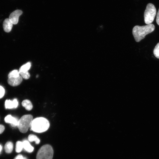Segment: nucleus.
Instances as JSON below:
<instances>
[{"mask_svg":"<svg viewBox=\"0 0 159 159\" xmlns=\"http://www.w3.org/2000/svg\"><path fill=\"white\" fill-rule=\"evenodd\" d=\"M155 29V26L152 24L143 26L136 25L133 28L132 34L135 41L139 42L143 39L146 35L153 31Z\"/></svg>","mask_w":159,"mask_h":159,"instance_id":"f257e3e1","label":"nucleus"},{"mask_svg":"<svg viewBox=\"0 0 159 159\" xmlns=\"http://www.w3.org/2000/svg\"><path fill=\"white\" fill-rule=\"evenodd\" d=\"M49 121L43 117H38L33 119L30 127L33 131L38 132H42L47 131L49 127Z\"/></svg>","mask_w":159,"mask_h":159,"instance_id":"f03ea898","label":"nucleus"},{"mask_svg":"<svg viewBox=\"0 0 159 159\" xmlns=\"http://www.w3.org/2000/svg\"><path fill=\"white\" fill-rule=\"evenodd\" d=\"M33 120V116L31 115H26L23 116L18 120L17 126L20 132H26L30 127Z\"/></svg>","mask_w":159,"mask_h":159,"instance_id":"7ed1b4c3","label":"nucleus"},{"mask_svg":"<svg viewBox=\"0 0 159 159\" xmlns=\"http://www.w3.org/2000/svg\"><path fill=\"white\" fill-rule=\"evenodd\" d=\"M53 150L52 147L47 144L42 146L37 154V159H52Z\"/></svg>","mask_w":159,"mask_h":159,"instance_id":"20e7f679","label":"nucleus"},{"mask_svg":"<svg viewBox=\"0 0 159 159\" xmlns=\"http://www.w3.org/2000/svg\"><path fill=\"white\" fill-rule=\"evenodd\" d=\"M156 13V10L154 5L152 3H148L144 13L145 23L147 24H151L154 21Z\"/></svg>","mask_w":159,"mask_h":159,"instance_id":"39448f33","label":"nucleus"},{"mask_svg":"<svg viewBox=\"0 0 159 159\" xmlns=\"http://www.w3.org/2000/svg\"><path fill=\"white\" fill-rule=\"evenodd\" d=\"M22 14V11L21 10H15L10 14L9 18L13 24H16L18 22L19 16Z\"/></svg>","mask_w":159,"mask_h":159,"instance_id":"423d86ee","label":"nucleus"},{"mask_svg":"<svg viewBox=\"0 0 159 159\" xmlns=\"http://www.w3.org/2000/svg\"><path fill=\"white\" fill-rule=\"evenodd\" d=\"M22 81V78L20 75L17 77H9L7 80L9 84L12 86H16L20 85Z\"/></svg>","mask_w":159,"mask_h":159,"instance_id":"0eeeda50","label":"nucleus"},{"mask_svg":"<svg viewBox=\"0 0 159 159\" xmlns=\"http://www.w3.org/2000/svg\"><path fill=\"white\" fill-rule=\"evenodd\" d=\"M5 107L6 109H12L16 108L18 105V102L16 99L13 100H6L5 103Z\"/></svg>","mask_w":159,"mask_h":159,"instance_id":"6e6552de","label":"nucleus"},{"mask_svg":"<svg viewBox=\"0 0 159 159\" xmlns=\"http://www.w3.org/2000/svg\"><path fill=\"white\" fill-rule=\"evenodd\" d=\"M13 24L9 18L5 19L3 23V28L5 32H10L12 28Z\"/></svg>","mask_w":159,"mask_h":159,"instance_id":"1a4fd4ad","label":"nucleus"},{"mask_svg":"<svg viewBox=\"0 0 159 159\" xmlns=\"http://www.w3.org/2000/svg\"><path fill=\"white\" fill-rule=\"evenodd\" d=\"M4 121L6 123H10L13 127L17 126L18 120L16 118L11 115H8L4 118Z\"/></svg>","mask_w":159,"mask_h":159,"instance_id":"9d476101","label":"nucleus"},{"mask_svg":"<svg viewBox=\"0 0 159 159\" xmlns=\"http://www.w3.org/2000/svg\"><path fill=\"white\" fill-rule=\"evenodd\" d=\"M22 143L23 148L26 151L29 153H31L33 151L34 148L28 141L24 140Z\"/></svg>","mask_w":159,"mask_h":159,"instance_id":"9b49d317","label":"nucleus"},{"mask_svg":"<svg viewBox=\"0 0 159 159\" xmlns=\"http://www.w3.org/2000/svg\"><path fill=\"white\" fill-rule=\"evenodd\" d=\"M21 104L25 109L28 111L31 110L33 108V105L31 102L29 100H25L23 101Z\"/></svg>","mask_w":159,"mask_h":159,"instance_id":"f8f14e48","label":"nucleus"},{"mask_svg":"<svg viewBox=\"0 0 159 159\" xmlns=\"http://www.w3.org/2000/svg\"><path fill=\"white\" fill-rule=\"evenodd\" d=\"M13 145L10 141L7 142L5 144L4 148L5 152L8 153H11L13 150Z\"/></svg>","mask_w":159,"mask_h":159,"instance_id":"ddd939ff","label":"nucleus"},{"mask_svg":"<svg viewBox=\"0 0 159 159\" xmlns=\"http://www.w3.org/2000/svg\"><path fill=\"white\" fill-rule=\"evenodd\" d=\"M31 67V63L28 62L22 66L20 68L19 72V73L25 72H28Z\"/></svg>","mask_w":159,"mask_h":159,"instance_id":"4468645a","label":"nucleus"},{"mask_svg":"<svg viewBox=\"0 0 159 159\" xmlns=\"http://www.w3.org/2000/svg\"><path fill=\"white\" fill-rule=\"evenodd\" d=\"M28 139L30 142L35 141L36 144H39L40 142L39 139L35 135L30 134L28 137Z\"/></svg>","mask_w":159,"mask_h":159,"instance_id":"2eb2a0df","label":"nucleus"},{"mask_svg":"<svg viewBox=\"0 0 159 159\" xmlns=\"http://www.w3.org/2000/svg\"><path fill=\"white\" fill-rule=\"evenodd\" d=\"M23 148V143L20 141H17L16 143V151L17 153L21 151Z\"/></svg>","mask_w":159,"mask_h":159,"instance_id":"dca6fc26","label":"nucleus"},{"mask_svg":"<svg viewBox=\"0 0 159 159\" xmlns=\"http://www.w3.org/2000/svg\"><path fill=\"white\" fill-rule=\"evenodd\" d=\"M19 71L17 70H14L10 72L8 75V77H17L20 76Z\"/></svg>","mask_w":159,"mask_h":159,"instance_id":"f3484780","label":"nucleus"},{"mask_svg":"<svg viewBox=\"0 0 159 159\" xmlns=\"http://www.w3.org/2000/svg\"><path fill=\"white\" fill-rule=\"evenodd\" d=\"M153 54L156 58L159 59V42L155 46L153 50Z\"/></svg>","mask_w":159,"mask_h":159,"instance_id":"a211bd4d","label":"nucleus"},{"mask_svg":"<svg viewBox=\"0 0 159 159\" xmlns=\"http://www.w3.org/2000/svg\"><path fill=\"white\" fill-rule=\"evenodd\" d=\"M19 74L22 78L26 80L28 79L30 77V74L28 72L20 73Z\"/></svg>","mask_w":159,"mask_h":159,"instance_id":"6ab92c4d","label":"nucleus"},{"mask_svg":"<svg viewBox=\"0 0 159 159\" xmlns=\"http://www.w3.org/2000/svg\"><path fill=\"white\" fill-rule=\"evenodd\" d=\"M5 93V90L4 88L0 86V98L2 97Z\"/></svg>","mask_w":159,"mask_h":159,"instance_id":"aec40b11","label":"nucleus"},{"mask_svg":"<svg viewBox=\"0 0 159 159\" xmlns=\"http://www.w3.org/2000/svg\"><path fill=\"white\" fill-rule=\"evenodd\" d=\"M14 159H27V158L25 157H24L21 154H19L16 156Z\"/></svg>","mask_w":159,"mask_h":159,"instance_id":"412c9836","label":"nucleus"},{"mask_svg":"<svg viewBox=\"0 0 159 159\" xmlns=\"http://www.w3.org/2000/svg\"><path fill=\"white\" fill-rule=\"evenodd\" d=\"M156 21L157 24L159 26V9L157 14Z\"/></svg>","mask_w":159,"mask_h":159,"instance_id":"4be33fe9","label":"nucleus"},{"mask_svg":"<svg viewBox=\"0 0 159 159\" xmlns=\"http://www.w3.org/2000/svg\"><path fill=\"white\" fill-rule=\"evenodd\" d=\"M4 130V125H0V134L2 133Z\"/></svg>","mask_w":159,"mask_h":159,"instance_id":"5701e85b","label":"nucleus"},{"mask_svg":"<svg viewBox=\"0 0 159 159\" xmlns=\"http://www.w3.org/2000/svg\"><path fill=\"white\" fill-rule=\"evenodd\" d=\"M2 149V146L0 145V153L1 152Z\"/></svg>","mask_w":159,"mask_h":159,"instance_id":"b1692460","label":"nucleus"}]
</instances>
